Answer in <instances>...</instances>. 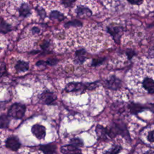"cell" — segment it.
<instances>
[{
  "label": "cell",
  "mask_w": 154,
  "mask_h": 154,
  "mask_svg": "<svg viewBox=\"0 0 154 154\" xmlns=\"http://www.w3.org/2000/svg\"><path fill=\"white\" fill-rule=\"evenodd\" d=\"M107 134L111 139L114 138L117 135H121L127 141H131L127 127L125 123L122 121L113 122L109 127L107 128Z\"/></svg>",
  "instance_id": "obj_1"
},
{
  "label": "cell",
  "mask_w": 154,
  "mask_h": 154,
  "mask_svg": "<svg viewBox=\"0 0 154 154\" xmlns=\"http://www.w3.org/2000/svg\"><path fill=\"white\" fill-rule=\"evenodd\" d=\"M26 111V106L20 103H13L8 111V115L15 119H21Z\"/></svg>",
  "instance_id": "obj_2"
},
{
  "label": "cell",
  "mask_w": 154,
  "mask_h": 154,
  "mask_svg": "<svg viewBox=\"0 0 154 154\" xmlns=\"http://www.w3.org/2000/svg\"><path fill=\"white\" fill-rule=\"evenodd\" d=\"M107 32L111 35L116 43L119 44L120 39L123 34L124 28L122 26L118 24H110L106 28Z\"/></svg>",
  "instance_id": "obj_3"
},
{
  "label": "cell",
  "mask_w": 154,
  "mask_h": 154,
  "mask_svg": "<svg viewBox=\"0 0 154 154\" xmlns=\"http://www.w3.org/2000/svg\"><path fill=\"white\" fill-rule=\"evenodd\" d=\"M85 90H88V84H85L81 82H69L65 87V91L67 92H79L82 93Z\"/></svg>",
  "instance_id": "obj_4"
},
{
  "label": "cell",
  "mask_w": 154,
  "mask_h": 154,
  "mask_svg": "<svg viewBox=\"0 0 154 154\" xmlns=\"http://www.w3.org/2000/svg\"><path fill=\"white\" fill-rule=\"evenodd\" d=\"M103 85L106 88L116 90L121 87L122 81L115 75H112L104 81Z\"/></svg>",
  "instance_id": "obj_5"
},
{
  "label": "cell",
  "mask_w": 154,
  "mask_h": 154,
  "mask_svg": "<svg viewBox=\"0 0 154 154\" xmlns=\"http://www.w3.org/2000/svg\"><path fill=\"white\" fill-rule=\"evenodd\" d=\"M57 99V95L49 90H45L39 98V102L42 104H52Z\"/></svg>",
  "instance_id": "obj_6"
},
{
  "label": "cell",
  "mask_w": 154,
  "mask_h": 154,
  "mask_svg": "<svg viewBox=\"0 0 154 154\" xmlns=\"http://www.w3.org/2000/svg\"><path fill=\"white\" fill-rule=\"evenodd\" d=\"M20 146L21 144L17 137H10L5 141L6 147L13 151H17L20 147Z\"/></svg>",
  "instance_id": "obj_7"
},
{
  "label": "cell",
  "mask_w": 154,
  "mask_h": 154,
  "mask_svg": "<svg viewBox=\"0 0 154 154\" xmlns=\"http://www.w3.org/2000/svg\"><path fill=\"white\" fill-rule=\"evenodd\" d=\"M31 132L37 139L42 140L46 136V128L42 125L35 124L31 128Z\"/></svg>",
  "instance_id": "obj_8"
},
{
  "label": "cell",
  "mask_w": 154,
  "mask_h": 154,
  "mask_svg": "<svg viewBox=\"0 0 154 154\" xmlns=\"http://www.w3.org/2000/svg\"><path fill=\"white\" fill-rule=\"evenodd\" d=\"M76 16L79 17H88L92 15V11L88 7L84 5H78L76 8Z\"/></svg>",
  "instance_id": "obj_9"
},
{
  "label": "cell",
  "mask_w": 154,
  "mask_h": 154,
  "mask_svg": "<svg viewBox=\"0 0 154 154\" xmlns=\"http://www.w3.org/2000/svg\"><path fill=\"white\" fill-rule=\"evenodd\" d=\"M128 108L131 114H137L138 113L147 109V107L140 103L131 102L128 104Z\"/></svg>",
  "instance_id": "obj_10"
},
{
  "label": "cell",
  "mask_w": 154,
  "mask_h": 154,
  "mask_svg": "<svg viewBox=\"0 0 154 154\" xmlns=\"http://www.w3.org/2000/svg\"><path fill=\"white\" fill-rule=\"evenodd\" d=\"M96 133L98 139L100 140L106 141L109 138L107 134V128H105L100 125H97L96 128Z\"/></svg>",
  "instance_id": "obj_11"
},
{
  "label": "cell",
  "mask_w": 154,
  "mask_h": 154,
  "mask_svg": "<svg viewBox=\"0 0 154 154\" xmlns=\"http://www.w3.org/2000/svg\"><path fill=\"white\" fill-rule=\"evenodd\" d=\"M142 85L147 93L150 94L154 93V80L153 79L149 77L145 78L142 82Z\"/></svg>",
  "instance_id": "obj_12"
},
{
  "label": "cell",
  "mask_w": 154,
  "mask_h": 154,
  "mask_svg": "<svg viewBox=\"0 0 154 154\" xmlns=\"http://www.w3.org/2000/svg\"><path fill=\"white\" fill-rule=\"evenodd\" d=\"M39 149L44 154H56L57 146L54 143H50L45 145H40Z\"/></svg>",
  "instance_id": "obj_13"
},
{
  "label": "cell",
  "mask_w": 154,
  "mask_h": 154,
  "mask_svg": "<svg viewBox=\"0 0 154 154\" xmlns=\"http://www.w3.org/2000/svg\"><path fill=\"white\" fill-rule=\"evenodd\" d=\"M60 151L63 154H73L81 152L78 147H76L71 144L61 146Z\"/></svg>",
  "instance_id": "obj_14"
},
{
  "label": "cell",
  "mask_w": 154,
  "mask_h": 154,
  "mask_svg": "<svg viewBox=\"0 0 154 154\" xmlns=\"http://www.w3.org/2000/svg\"><path fill=\"white\" fill-rule=\"evenodd\" d=\"M19 13L20 16L27 17L31 14V8L26 3L22 4L19 8Z\"/></svg>",
  "instance_id": "obj_15"
},
{
  "label": "cell",
  "mask_w": 154,
  "mask_h": 154,
  "mask_svg": "<svg viewBox=\"0 0 154 154\" xmlns=\"http://www.w3.org/2000/svg\"><path fill=\"white\" fill-rule=\"evenodd\" d=\"M14 67L17 72H24L29 69V64L28 62L19 60L16 64Z\"/></svg>",
  "instance_id": "obj_16"
},
{
  "label": "cell",
  "mask_w": 154,
  "mask_h": 154,
  "mask_svg": "<svg viewBox=\"0 0 154 154\" xmlns=\"http://www.w3.org/2000/svg\"><path fill=\"white\" fill-rule=\"evenodd\" d=\"M87 52L85 49H81L76 51L75 57L76 60L79 63H83L87 58Z\"/></svg>",
  "instance_id": "obj_17"
},
{
  "label": "cell",
  "mask_w": 154,
  "mask_h": 154,
  "mask_svg": "<svg viewBox=\"0 0 154 154\" xmlns=\"http://www.w3.org/2000/svg\"><path fill=\"white\" fill-rule=\"evenodd\" d=\"M11 118L8 114L0 116V128H7L11 121Z\"/></svg>",
  "instance_id": "obj_18"
},
{
  "label": "cell",
  "mask_w": 154,
  "mask_h": 154,
  "mask_svg": "<svg viewBox=\"0 0 154 154\" xmlns=\"http://www.w3.org/2000/svg\"><path fill=\"white\" fill-rule=\"evenodd\" d=\"M49 17L51 19L58 20L59 21H62L64 20L66 18V17L62 13H61L60 11L57 10L52 11L50 13Z\"/></svg>",
  "instance_id": "obj_19"
},
{
  "label": "cell",
  "mask_w": 154,
  "mask_h": 154,
  "mask_svg": "<svg viewBox=\"0 0 154 154\" xmlns=\"http://www.w3.org/2000/svg\"><path fill=\"white\" fill-rule=\"evenodd\" d=\"M12 27L10 25L6 23L3 20L0 21V33L6 34L11 31Z\"/></svg>",
  "instance_id": "obj_20"
},
{
  "label": "cell",
  "mask_w": 154,
  "mask_h": 154,
  "mask_svg": "<svg viewBox=\"0 0 154 154\" xmlns=\"http://www.w3.org/2000/svg\"><path fill=\"white\" fill-rule=\"evenodd\" d=\"M122 150V147L120 145H114L109 150H106L103 154H118Z\"/></svg>",
  "instance_id": "obj_21"
},
{
  "label": "cell",
  "mask_w": 154,
  "mask_h": 154,
  "mask_svg": "<svg viewBox=\"0 0 154 154\" xmlns=\"http://www.w3.org/2000/svg\"><path fill=\"white\" fill-rule=\"evenodd\" d=\"M82 25V22L78 20H73L69 21L65 24V26L67 28H69L70 26H81Z\"/></svg>",
  "instance_id": "obj_22"
},
{
  "label": "cell",
  "mask_w": 154,
  "mask_h": 154,
  "mask_svg": "<svg viewBox=\"0 0 154 154\" xmlns=\"http://www.w3.org/2000/svg\"><path fill=\"white\" fill-rule=\"evenodd\" d=\"M70 144L76 147H82L84 145L83 141L80 138H74L71 139Z\"/></svg>",
  "instance_id": "obj_23"
},
{
  "label": "cell",
  "mask_w": 154,
  "mask_h": 154,
  "mask_svg": "<svg viewBox=\"0 0 154 154\" xmlns=\"http://www.w3.org/2000/svg\"><path fill=\"white\" fill-rule=\"evenodd\" d=\"M105 58H94L92 60L91 66H97L103 63V62L105 61Z\"/></svg>",
  "instance_id": "obj_24"
},
{
  "label": "cell",
  "mask_w": 154,
  "mask_h": 154,
  "mask_svg": "<svg viewBox=\"0 0 154 154\" xmlns=\"http://www.w3.org/2000/svg\"><path fill=\"white\" fill-rule=\"evenodd\" d=\"M76 0H61V3L65 7H70L73 5Z\"/></svg>",
  "instance_id": "obj_25"
},
{
  "label": "cell",
  "mask_w": 154,
  "mask_h": 154,
  "mask_svg": "<svg viewBox=\"0 0 154 154\" xmlns=\"http://www.w3.org/2000/svg\"><path fill=\"white\" fill-rule=\"evenodd\" d=\"M35 9H36V10L37 11L38 14L40 16V17L41 18H42V19H44L45 17V16H46V12H45V10L42 8H38V7L36 8Z\"/></svg>",
  "instance_id": "obj_26"
},
{
  "label": "cell",
  "mask_w": 154,
  "mask_h": 154,
  "mask_svg": "<svg viewBox=\"0 0 154 154\" xmlns=\"http://www.w3.org/2000/svg\"><path fill=\"white\" fill-rule=\"evenodd\" d=\"M126 55H127L128 59L131 60L132 58L135 55V52L134 50L129 49L126 50Z\"/></svg>",
  "instance_id": "obj_27"
},
{
  "label": "cell",
  "mask_w": 154,
  "mask_h": 154,
  "mask_svg": "<svg viewBox=\"0 0 154 154\" xmlns=\"http://www.w3.org/2000/svg\"><path fill=\"white\" fill-rule=\"evenodd\" d=\"M147 140L150 143H154V130L150 131L147 136Z\"/></svg>",
  "instance_id": "obj_28"
},
{
  "label": "cell",
  "mask_w": 154,
  "mask_h": 154,
  "mask_svg": "<svg viewBox=\"0 0 154 154\" xmlns=\"http://www.w3.org/2000/svg\"><path fill=\"white\" fill-rule=\"evenodd\" d=\"M131 5H140L143 3V0H126Z\"/></svg>",
  "instance_id": "obj_29"
},
{
  "label": "cell",
  "mask_w": 154,
  "mask_h": 154,
  "mask_svg": "<svg viewBox=\"0 0 154 154\" xmlns=\"http://www.w3.org/2000/svg\"><path fill=\"white\" fill-rule=\"evenodd\" d=\"M49 46H50V43H49V42H48V41H45V42H44L43 43H42V45H40L42 49H43V50H45V51H46V50L49 48Z\"/></svg>",
  "instance_id": "obj_30"
},
{
  "label": "cell",
  "mask_w": 154,
  "mask_h": 154,
  "mask_svg": "<svg viewBox=\"0 0 154 154\" xmlns=\"http://www.w3.org/2000/svg\"><path fill=\"white\" fill-rule=\"evenodd\" d=\"M47 64L50 65V66H54L58 63V60L55 58H52V59H49L48 60L46 61Z\"/></svg>",
  "instance_id": "obj_31"
},
{
  "label": "cell",
  "mask_w": 154,
  "mask_h": 154,
  "mask_svg": "<svg viewBox=\"0 0 154 154\" xmlns=\"http://www.w3.org/2000/svg\"><path fill=\"white\" fill-rule=\"evenodd\" d=\"M31 31H32V33L33 34H38L40 33V29L39 28L37 27V26H34L31 29Z\"/></svg>",
  "instance_id": "obj_32"
},
{
  "label": "cell",
  "mask_w": 154,
  "mask_h": 154,
  "mask_svg": "<svg viewBox=\"0 0 154 154\" xmlns=\"http://www.w3.org/2000/svg\"><path fill=\"white\" fill-rule=\"evenodd\" d=\"M6 72L5 67L4 65H2L0 66V77H1Z\"/></svg>",
  "instance_id": "obj_33"
},
{
  "label": "cell",
  "mask_w": 154,
  "mask_h": 154,
  "mask_svg": "<svg viewBox=\"0 0 154 154\" xmlns=\"http://www.w3.org/2000/svg\"><path fill=\"white\" fill-rule=\"evenodd\" d=\"M46 64H47L46 61H43V60L38 61L36 63V66H46Z\"/></svg>",
  "instance_id": "obj_34"
},
{
  "label": "cell",
  "mask_w": 154,
  "mask_h": 154,
  "mask_svg": "<svg viewBox=\"0 0 154 154\" xmlns=\"http://www.w3.org/2000/svg\"><path fill=\"white\" fill-rule=\"evenodd\" d=\"M149 55L151 58H154V46L150 49L149 51Z\"/></svg>",
  "instance_id": "obj_35"
},
{
  "label": "cell",
  "mask_w": 154,
  "mask_h": 154,
  "mask_svg": "<svg viewBox=\"0 0 154 154\" xmlns=\"http://www.w3.org/2000/svg\"><path fill=\"white\" fill-rule=\"evenodd\" d=\"M73 154H82L81 152H78V153H73Z\"/></svg>",
  "instance_id": "obj_36"
},
{
  "label": "cell",
  "mask_w": 154,
  "mask_h": 154,
  "mask_svg": "<svg viewBox=\"0 0 154 154\" xmlns=\"http://www.w3.org/2000/svg\"><path fill=\"white\" fill-rule=\"evenodd\" d=\"M0 143H1V141H0Z\"/></svg>",
  "instance_id": "obj_37"
}]
</instances>
